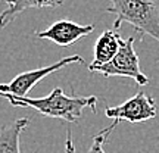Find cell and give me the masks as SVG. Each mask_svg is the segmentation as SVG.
<instances>
[{"label":"cell","instance_id":"6da1fadb","mask_svg":"<svg viewBox=\"0 0 159 153\" xmlns=\"http://www.w3.org/2000/svg\"><path fill=\"white\" fill-rule=\"evenodd\" d=\"M0 97L7 99L12 106H21V108L35 109L40 115L50 116V118L63 119L68 122H78L83 116V110L90 108L96 112L97 97L94 96H66L62 88H53L47 97L31 99V97H18L7 93H0Z\"/></svg>","mask_w":159,"mask_h":153},{"label":"cell","instance_id":"7a4b0ae2","mask_svg":"<svg viewBox=\"0 0 159 153\" xmlns=\"http://www.w3.org/2000/svg\"><path fill=\"white\" fill-rule=\"evenodd\" d=\"M109 3L105 11L116 15L114 29L127 22L140 34L150 35L159 41V6L156 0H109Z\"/></svg>","mask_w":159,"mask_h":153},{"label":"cell","instance_id":"3957f363","mask_svg":"<svg viewBox=\"0 0 159 153\" xmlns=\"http://www.w3.org/2000/svg\"><path fill=\"white\" fill-rule=\"evenodd\" d=\"M134 40L136 38L133 35L128 38H121L119 50L114 56V59L105 65L89 68V71L102 74L105 77H127L134 79L140 85L149 84V77H146L140 69L139 56L134 50Z\"/></svg>","mask_w":159,"mask_h":153},{"label":"cell","instance_id":"277c9868","mask_svg":"<svg viewBox=\"0 0 159 153\" xmlns=\"http://www.w3.org/2000/svg\"><path fill=\"white\" fill-rule=\"evenodd\" d=\"M105 114L108 118L114 119V122L108 128L102 130V133L109 136L121 121L143 122V121L153 119L158 115V108H156V102L153 97H149L146 93L139 91L131 99H128L127 102L121 103L118 106H108L105 109Z\"/></svg>","mask_w":159,"mask_h":153},{"label":"cell","instance_id":"5b68a950","mask_svg":"<svg viewBox=\"0 0 159 153\" xmlns=\"http://www.w3.org/2000/svg\"><path fill=\"white\" fill-rule=\"evenodd\" d=\"M75 62H80L83 65L85 63L84 59L80 55H72V56L63 57L61 61L52 63V65H47V66H43V68L21 72L12 81H9L7 84H0V93H7V94H13V96H18V97H28L30 90L34 88L43 78H46L47 75L53 74V72H56L59 69H62L63 66L75 63Z\"/></svg>","mask_w":159,"mask_h":153},{"label":"cell","instance_id":"8992f818","mask_svg":"<svg viewBox=\"0 0 159 153\" xmlns=\"http://www.w3.org/2000/svg\"><path fill=\"white\" fill-rule=\"evenodd\" d=\"M93 31H94V25H81L74 21L61 19V21L53 22L44 31H37L35 35L39 38L50 40L61 47H66V46L74 44L80 38L87 37Z\"/></svg>","mask_w":159,"mask_h":153},{"label":"cell","instance_id":"52a82bcc","mask_svg":"<svg viewBox=\"0 0 159 153\" xmlns=\"http://www.w3.org/2000/svg\"><path fill=\"white\" fill-rule=\"evenodd\" d=\"M121 38L122 37L115 29L103 31L102 35L97 38L96 44H94V61L91 62V65H89V68L100 66V65L111 62L119 50Z\"/></svg>","mask_w":159,"mask_h":153},{"label":"cell","instance_id":"ba28073f","mask_svg":"<svg viewBox=\"0 0 159 153\" xmlns=\"http://www.w3.org/2000/svg\"><path fill=\"white\" fill-rule=\"evenodd\" d=\"M7 7L0 13V28H5L18 15L27 9H41V7H57L63 0H5Z\"/></svg>","mask_w":159,"mask_h":153},{"label":"cell","instance_id":"9c48e42d","mask_svg":"<svg viewBox=\"0 0 159 153\" xmlns=\"http://www.w3.org/2000/svg\"><path fill=\"white\" fill-rule=\"evenodd\" d=\"M30 125L28 118L15 119L0 128V153H21L19 138L22 131ZM37 153V152H35Z\"/></svg>","mask_w":159,"mask_h":153},{"label":"cell","instance_id":"30bf717a","mask_svg":"<svg viewBox=\"0 0 159 153\" xmlns=\"http://www.w3.org/2000/svg\"><path fill=\"white\" fill-rule=\"evenodd\" d=\"M109 138V136H106L105 133H99L97 136H94L93 138V144L90 146L89 149V153H106L105 152V149H103V144L106 143V140Z\"/></svg>","mask_w":159,"mask_h":153},{"label":"cell","instance_id":"8fae6325","mask_svg":"<svg viewBox=\"0 0 159 153\" xmlns=\"http://www.w3.org/2000/svg\"><path fill=\"white\" fill-rule=\"evenodd\" d=\"M65 153H75V146H74V140H72V134H71V131H68V133H66Z\"/></svg>","mask_w":159,"mask_h":153},{"label":"cell","instance_id":"7c38bea8","mask_svg":"<svg viewBox=\"0 0 159 153\" xmlns=\"http://www.w3.org/2000/svg\"><path fill=\"white\" fill-rule=\"evenodd\" d=\"M0 2H2V0H0Z\"/></svg>","mask_w":159,"mask_h":153}]
</instances>
